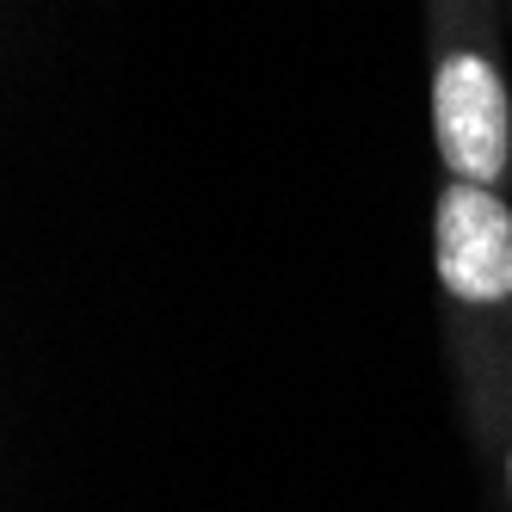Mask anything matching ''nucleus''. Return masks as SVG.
Masks as SVG:
<instances>
[{
	"mask_svg": "<svg viewBox=\"0 0 512 512\" xmlns=\"http://www.w3.org/2000/svg\"><path fill=\"white\" fill-rule=\"evenodd\" d=\"M432 124H438V155L451 161L469 186H494L512 155V118H506V87L482 56H451L432 81Z\"/></svg>",
	"mask_w": 512,
	"mask_h": 512,
	"instance_id": "obj_1",
	"label": "nucleus"
},
{
	"mask_svg": "<svg viewBox=\"0 0 512 512\" xmlns=\"http://www.w3.org/2000/svg\"><path fill=\"white\" fill-rule=\"evenodd\" d=\"M438 278L463 303L512 297V210L488 186L451 179L438 198Z\"/></svg>",
	"mask_w": 512,
	"mask_h": 512,
	"instance_id": "obj_2",
	"label": "nucleus"
},
{
	"mask_svg": "<svg viewBox=\"0 0 512 512\" xmlns=\"http://www.w3.org/2000/svg\"><path fill=\"white\" fill-rule=\"evenodd\" d=\"M506 469H512V463H506Z\"/></svg>",
	"mask_w": 512,
	"mask_h": 512,
	"instance_id": "obj_3",
	"label": "nucleus"
}]
</instances>
